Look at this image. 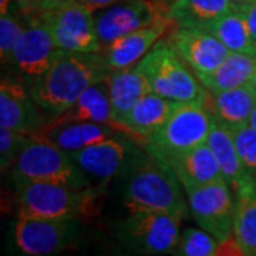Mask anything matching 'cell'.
Masks as SVG:
<instances>
[{
  "mask_svg": "<svg viewBox=\"0 0 256 256\" xmlns=\"http://www.w3.org/2000/svg\"><path fill=\"white\" fill-rule=\"evenodd\" d=\"M252 86L255 87V90H256V74L254 76V78H252Z\"/></svg>",
  "mask_w": 256,
  "mask_h": 256,
  "instance_id": "obj_39",
  "label": "cell"
},
{
  "mask_svg": "<svg viewBox=\"0 0 256 256\" xmlns=\"http://www.w3.org/2000/svg\"><path fill=\"white\" fill-rule=\"evenodd\" d=\"M249 124L256 130V106L255 108H254V111H252V116H250V120H249Z\"/></svg>",
  "mask_w": 256,
  "mask_h": 256,
  "instance_id": "obj_38",
  "label": "cell"
},
{
  "mask_svg": "<svg viewBox=\"0 0 256 256\" xmlns=\"http://www.w3.org/2000/svg\"><path fill=\"white\" fill-rule=\"evenodd\" d=\"M74 2H76V0H43V3H42V6H40V10H38V13L60 9V8H64V6H67V4H72V3H74Z\"/></svg>",
  "mask_w": 256,
  "mask_h": 256,
  "instance_id": "obj_35",
  "label": "cell"
},
{
  "mask_svg": "<svg viewBox=\"0 0 256 256\" xmlns=\"http://www.w3.org/2000/svg\"><path fill=\"white\" fill-rule=\"evenodd\" d=\"M256 74V57L230 52L226 60L210 73L196 74L202 86L212 94L252 82Z\"/></svg>",
  "mask_w": 256,
  "mask_h": 256,
  "instance_id": "obj_24",
  "label": "cell"
},
{
  "mask_svg": "<svg viewBox=\"0 0 256 256\" xmlns=\"http://www.w3.org/2000/svg\"><path fill=\"white\" fill-rule=\"evenodd\" d=\"M122 181V204L130 212L151 210L184 220L191 210L174 172L142 148L127 170Z\"/></svg>",
  "mask_w": 256,
  "mask_h": 256,
  "instance_id": "obj_2",
  "label": "cell"
},
{
  "mask_svg": "<svg viewBox=\"0 0 256 256\" xmlns=\"http://www.w3.org/2000/svg\"><path fill=\"white\" fill-rule=\"evenodd\" d=\"M144 146L124 132L70 152L73 161L92 181L107 184L122 174Z\"/></svg>",
  "mask_w": 256,
  "mask_h": 256,
  "instance_id": "obj_10",
  "label": "cell"
},
{
  "mask_svg": "<svg viewBox=\"0 0 256 256\" xmlns=\"http://www.w3.org/2000/svg\"><path fill=\"white\" fill-rule=\"evenodd\" d=\"M235 8L229 0H172L168 14L176 28H205Z\"/></svg>",
  "mask_w": 256,
  "mask_h": 256,
  "instance_id": "obj_26",
  "label": "cell"
},
{
  "mask_svg": "<svg viewBox=\"0 0 256 256\" xmlns=\"http://www.w3.org/2000/svg\"><path fill=\"white\" fill-rule=\"evenodd\" d=\"M160 2H165V3H171L172 0H160Z\"/></svg>",
  "mask_w": 256,
  "mask_h": 256,
  "instance_id": "obj_40",
  "label": "cell"
},
{
  "mask_svg": "<svg viewBox=\"0 0 256 256\" xmlns=\"http://www.w3.org/2000/svg\"><path fill=\"white\" fill-rule=\"evenodd\" d=\"M208 110L212 118L224 127L234 130L249 124L256 106V90L252 82L225 92H210Z\"/></svg>",
  "mask_w": 256,
  "mask_h": 256,
  "instance_id": "obj_21",
  "label": "cell"
},
{
  "mask_svg": "<svg viewBox=\"0 0 256 256\" xmlns=\"http://www.w3.org/2000/svg\"><path fill=\"white\" fill-rule=\"evenodd\" d=\"M234 238L246 256H256V178L235 191Z\"/></svg>",
  "mask_w": 256,
  "mask_h": 256,
  "instance_id": "obj_25",
  "label": "cell"
},
{
  "mask_svg": "<svg viewBox=\"0 0 256 256\" xmlns=\"http://www.w3.org/2000/svg\"><path fill=\"white\" fill-rule=\"evenodd\" d=\"M121 131L111 124L92 121H47L33 137L50 142L67 152H74L82 148L96 144L101 140L117 136Z\"/></svg>",
  "mask_w": 256,
  "mask_h": 256,
  "instance_id": "obj_17",
  "label": "cell"
},
{
  "mask_svg": "<svg viewBox=\"0 0 256 256\" xmlns=\"http://www.w3.org/2000/svg\"><path fill=\"white\" fill-rule=\"evenodd\" d=\"M110 73L100 53L63 50L46 73L30 82L28 90L48 118H53L72 107L92 84Z\"/></svg>",
  "mask_w": 256,
  "mask_h": 256,
  "instance_id": "obj_1",
  "label": "cell"
},
{
  "mask_svg": "<svg viewBox=\"0 0 256 256\" xmlns=\"http://www.w3.org/2000/svg\"><path fill=\"white\" fill-rule=\"evenodd\" d=\"M168 8L170 3L160 0H118L111 6L94 12V23L101 47L108 46L138 28L171 20Z\"/></svg>",
  "mask_w": 256,
  "mask_h": 256,
  "instance_id": "obj_8",
  "label": "cell"
},
{
  "mask_svg": "<svg viewBox=\"0 0 256 256\" xmlns=\"http://www.w3.org/2000/svg\"><path fill=\"white\" fill-rule=\"evenodd\" d=\"M33 136L8 127H0V166L2 171H12L23 150L32 142Z\"/></svg>",
  "mask_w": 256,
  "mask_h": 256,
  "instance_id": "obj_29",
  "label": "cell"
},
{
  "mask_svg": "<svg viewBox=\"0 0 256 256\" xmlns=\"http://www.w3.org/2000/svg\"><path fill=\"white\" fill-rule=\"evenodd\" d=\"M152 92L151 84L137 66L116 70L110 74V98L112 126L118 130L132 107L146 94Z\"/></svg>",
  "mask_w": 256,
  "mask_h": 256,
  "instance_id": "obj_20",
  "label": "cell"
},
{
  "mask_svg": "<svg viewBox=\"0 0 256 256\" xmlns=\"http://www.w3.org/2000/svg\"><path fill=\"white\" fill-rule=\"evenodd\" d=\"M165 166L174 172L185 192L224 178L220 164L206 142L176 156Z\"/></svg>",
  "mask_w": 256,
  "mask_h": 256,
  "instance_id": "obj_18",
  "label": "cell"
},
{
  "mask_svg": "<svg viewBox=\"0 0 256 256\" xmlns=\"http://www.w3.org/2000/svg\"><path fill=\"white\" fill-rule=\"evenodd\" d=\"M14 2L23 16H30V14L38 13L40 6L43 3V0H14Z\"/></svg>",
  "mask_w": 256,
  "mask_h": 256,
  "instance_id": "obj_33",
  "label": "cell"
},
{
  "mask_svg": "<svg viewBox=\"0 0 256 256\" xmlns=\"http://www.w3.org/2000/svg\"><path fill=\"white\" fill-rule=\"evenodd\" d=\"M82 235L80 220H46L18 216L13 240L24 255L47 256L76 246Z\"/></svg>",
  "mask_w": 256,
  "mask_h": 256,
  "instance_id": "obj_9",
  "label": "cell"
},
{
  "mask_svg": "<svg viewBox=\"0 0 256 256\" xmlns=\"http://www.w3.org/2000/svg\"><path fill=\"white\" fill-rule=\"evenodd\" d=\"M137 67L146 74L152 92L176 102L208 104L210 92L196 74L188 68L168 38H161L140 62Z\"/></svg>",
  "mask_w": 256,
  "mask_h": 256,
  "instance_id": "obj_3",
  "label": "cell"
},
{
  "mask_svg": "<svg viewBox=\"0 0 256 256\" xmlns=\"http://www.w3.org/2000/svg\"><path fill=\"white\" fill-rule=\"evenodd\" d=\"M18 216L82 220L97 208V188L76 190L54 182L16 184Z\"/></svg>",
  "mask_w": 256,
  "mask_h": 256,
  "instance_id": "obj_4",
  "label": "cell"
},
{
  "mask_svg": "<svg viewBox=\"0 0 256 256\" xmlns=\"http://www.w3.org/2000/svg\"><path fill=\"white\" fill-rule=\"evenodd\" d=\"M178 104L180 102L168 100L160 94L150 92L132 107V110L120 124L118 130L144 144L146 138L164 124Z\"/></svg>",
  "mask_w": 256,
  "mask_h": 256,
  "instance_id": "obj_19",
  "label": "cell"
},
{
  "mask_svg": "<svg viewBox=\"0 0 256 256\" xmlns=\"http://www.w3.org/2000/svg\"><path fill=\"white\" fill-rule=\"evenodd\" d=\"M225 178L186 192L194 220L218 240L234 236L235 198Z\"/></svg>",
  "mask_w": 256,
  "mask_h": 256,
  "instance_id": "obj_12",
  "label": "cell"
},
{
  "mask_svg": "<svg viewBox=\"0 0 256 256\" xmlns=\"http://www.w3.org/2000/svg\"><path fill=\"white\" fill-rule=\"evenodd\" d=\"M210 127L212 114L206 104L180 102L142 146L154 160L166 165L176 156L205 144Z\"/></svg>",
  "mask_w": 256,
  "mask_h": 256,
  "instance_id": "obj_5",
  "label": "cell"
},
{
  "mask_svg": "<svg viewBox=\"0 0 256 256\" xmlns=\"http://www.w3.org/2000/svg\"><path fill=\"white\" fill-rule=\"evenodd\" d=\"M168 42L195 74L214 72L230 54L228 47L204 28H174Z\"/></svg>",
  "mask_w": 256,
  "mask_h": 256,
  "instance_id": "obj_14",
  "label": "cell"
},
{
  "mask_svg": "<svg viewBox=\"0 0 256 256\" xmlns=\"http://www.w3.org/2000/svg\"><path fill=\"white\" fill-rule=\"evenodd\" d=\"M14 0H0V14H6L10 10V4Z\"/></svg>",
  "mask_w": 256,
  "mask_h": 256,
  "instance_id": "obj_36",
  "label": "cell"
},
{
  "mask_svg": "<svg viewBox=\"0 0 256 256\" xmlns=\"http://www.w3.org/2000/svg\"><path fill=\"white\" fill-rule=\"evenodd\" d=\"M76 2L82 4V6H86L87 9L97 12V10L104 9L107 6H111V4L117 3L118 0H76Z\"/></svg>",
  "mask_w": 256,
  "mask_h": 256,
  "instance_id": "obj_34",
  "label": "cell"
},
{
  "mask_svg": "<svg viewBox=\"0 0 256 256\" xmlns=\"http://www.w3.org/2000/svg\"><path fill=\"white\" fill-rule=\"evenodd\" d=\"M50 30L56 46L70 53H100L94 12L74 2L60 9L37 13Z\"/></svg>",
  "mask_w": 256,
  "mask_h": 256,
  "instance_id": "obj_11",
  "label": "cell"
},
{
  "mask_svg": "<svg viewBox=\"0 0 256 256\" xmlns=\"http://www.w3.org/2000/svg\"><path fill=\"white\" fill-rule=\"evenodd\" d=\"M174 28L176 26L172 20H165L156 24L138 28L130 34L120 37L118 40L112 42L108 46L102 47L100 54L111 72L134 67Z\"/></svg>",
  "mask_w": 256,
  "mask_h": 256,
  "instance_id": "obj_16",
  "label": "cell"
},
{
  "mask_svg": "<svg viewBox=\"0 0 256 256\" xmlns=\"http://www.w3.org/2000/svg\"><path fill=\"white\" fill-rule=\"evenodd\" d=\"M204 30L216 37L224 46L228 47L229 52L256 57V43L250 36L246 18L239 8L214 20Z\"/></svg>",
  "mask_w": 256,
  "mask_h": 256,
  "instance_id": "obj_27",
  "label": "cell"
},
{
  "mask_svg": "<svg viewBox=\"0 0 256 256\" xmlns=\"http://www.w3.org/2000/svg\"><path fill=\"white\" fill-rule=\"evenodd\" d=\"M181 220L168 214L137 210L116 226L117 239L130 252L142 255L172 254L181 238Z\"/></svg>",
  "mask_w": 256,
  "mask_h": 256,
  "instance_id": "obj_7",
  "label": "cell"
},
{
  "mask_svg": "<svg viewBox=\"0 0 256 256\" xmlns=\"http://www.w3.org/2000/svg\"><path fill=\"white\" fill-rule=\"evenodd\" d=\"M111 74V73H110ZM110 74L92 84L72 107L48 121H92L112 126L110 98Z\"/></svg>",
  "mask_w": 256,
  "mask_h": 256,
  "instance_id": "obj_22",
  "label": "cell"
},
{
  "mask_svg": "<svg viewBox=\"0 0 256 256\" xmlns=\"http://www.w3.org/2000/svg\"><path fill=\"white\" fill-rule=\"evenodd\" d=\"M230 132L242 164L250 174L256 175V130L245 124L230 130Z\"/></svg>",
  "mask_w": 256,
  "mask_h": 256,
  "instance_id": "obj_31",
  "label": "cell"
},
{
  "mask_svg": "<svg viewBox=\"0 0 256 256\" xmlns=\"http://www.w3.org/2000/svg\"><path fill=\"white\" fill-rule=\"evenodd\" d=\"M239 9L242 10V13L245 14L248 26H249V30H250V36H252L254 42L256 43V0L252 2V3H249V4L240 6Z\"/></svg>",
  "mask_w": 256,
  "mask_h": 256,
  "instance_id": "obj_32",
  "label": "cell"
},
{
  "mask_svg": "<svg viewBox=\"0 0 256 256\" xmlns=\"http://www.w3.org/2000/svg\"><path fill=\"white\" fill-rule=\"evenodd\" d=\"M24 22L10 10L0 18V60L3 66H12L13 63L14 48L24 28Z\"/></svg>",
  "mask_w": 256,
  "mask_h": 256,
  "instance_id": "obj_30",
  "label": "cell"
},
{
  "mask_svg": "<svg viewBox=\"0 0 256 256\" xmlns=\"http://www.w3.org/2000/svg\"><path fill=\"white\" fill-rule=\"evenodd\" d=\"M234 6H236V8H240V6H245V4H249V3H252V2H255V0H229Z\"/></svg>",
  "mask_w": 256,
  "mask_h": 256,
  "instance_id": "obj_37",
  "label": "cell"
},
{
  "mask_svg": "<svg viewBox=\"0 0 256 256\" xmlns=\"http://www.w3.org/2000/svg\"><path fill=\"white\" fill-rule=\"evenodd\" d=\"M206 144L212 150L214 156L220 164L224 178L232 186L234 192L255 176L242 164L230 130L224 127L214 118H212V127H210Z\"/></svg>",
  "mask_w": 256,
  "mask_h": 256,
  "instance_id": "obj_23",
  "label": "cell"
},
{
  "mask_svg": "<svg viewBox=\"0 0 256 256\" xmlns=\"http://www.w3.org/2000/svg\"><path fill=\"white\" fill-rule=\"evenodd\" d=\"M48 116L33 100L22 82L2 78L0 82V126L28 136L36 134L48 121Z\"/></svg>",
  "mask_w": 256,
  "mask_h": 256,
  "instance_id": "obj_15",
  "label": "cell"
},
{
  "mask_svg": "<svg viewBox=\"0 0 256 256\" xmlns=\"http://www.w3.org/2000/svg\"><path fill=\"white\" fill-rule=\"evenodd\" d=\"M24 20L12 66L18 73L33 82L46 73L63 50L56 46L54 38L40 14L24 16Z\"/></svg>",
  "mask_w": 256,
  "mask_h": 256,
  "instance_id": "obj_13",
  "label": "cell"
},
{
  "mask_svg": "<svg viewBox=\"0 0 256 256\" xmlns=\"http://www.w3.org/2000/svg\"><path fill=\"white\" fill-rule=\"evenodd\" d=\"M220 240L204 229H186L181 234L174 254L181 256H216Z\"/></svg>",
  "mask_w": 256,
  "mask_h": 256,
  "instance_id": "obj_28",
  "label": "cell"
},
{
  "mask_svg": "<svg viewBox=\"0 0 256 256\" xmlns=\"http://www.w3.org/2000/svg\"><path fill=\"white\" fill-rule=\"evenodd\" d=\"M14 185L22 182H54L82 190L92 180L73 161L70 152L33 137L12 168Z\"/></svg>",
  "mask_w": 256,
  "mask_h": 256,
  "instance_id": "obj_6",
  "label": "cell"
}]
</instances>
